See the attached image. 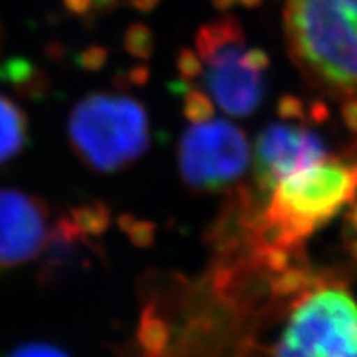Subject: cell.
Masks as SVG:
<instances>
[{
    "label": "cell",
    "instance_id": "cell-1",
    "mask_svg": "<svg viewBox=\"0 0 357 357\" xmlns=\"http://www.w3.org/2000/svg\"><path fill=\"white\" fill-rule=\"evenodd\" d=\"M357 199V164L324 159L291 174L270 192L255 223V245L280 266L306 238Z\"/></svg>",
    "mask_w": 357,
    "mask_h": 357
},
{
    "label": "cell",
    "instance_id": "cell-2",
    "mask_svg": "<svg viewBox=\"0 0 357 357\" xmlns=\"http://www.w3.org/2000/svg\"><path fill=\"white\" fill-rule=\"evenodd\" d=\"M284 42L311 86L357 98V0H287Z\"/></svg>",
    "mask_w": 357,
    "mask_h": 357
},
{
    "label": "cell",
    "instance_id": "cell-3",
    "mask_svg": "<svg viewBox=\"0 0 357 357\" xmlns=\"http://www.w3.org/2000/svg\"><path fill=\"white\" fill-rule=\"evenodd\" d=\"M68 139L88 169L101 174L118 172L146 153L149 118L136 98L93 93L71 111Z\"/></svg>",
    "mask_w": 357,
    "mask_h": 357
},
{
    "label": "cell",
    "instance_id": "cell-4",
    "mask_svg": "<svg viewBox=\"0 0 357 357\" xmlns=\"http://www.w3.org/2000/svg\"><path fill=\"white\" fill-rule=\"evenodd\" d=\"M265 357H357V296L337 283L298 293Z\"/></svg>",
    "mask_w": 357,
    "mask_h": 357
},
{
    "label": "cell",
    "instance_id": "cell-5",
    "mask_svg": "<svg viewBox=\"0 0 357 357\" xmlns=\"http://www.w3.org/2000/svg\"><path fill=\"white\" fill-rule=\"evenodd\" d=\"M195 55L202 63L204 86L213 105L234 118H247L263 101V75L270 65L260 48H247L240 22L222 15L199 29Z\"/></svg>",
    "mask_w": 357,
    "mask_h": 357
},
{
    "label": "cell",
    "instance_id": "cell-6",
    "mask_svg": "<svg viewBox=\"0 0 357 357\" xmlns=\"http://www.w3.org/2000/svg\"><path fill=\"white\" fill-rule=\"evenodd\" d=\"M252 160L245 132L225 119L192 123L178 142L184 182L199 192H220L243 177Z\"/></svg>",
    "mask_w": 357,
    "mask_h": 357
},
{
    "label": "cell",
    "instance_id": "cell-7",
    "mask_svg": "<svg viewBox=\"0 0 357 357\" xmlns=\"http://www.w3.org/2000/svg\"><path fill=\"white\" fill-rule=\"evenodd\" d=\"M328 158V147L319 134L301 124L271 123L255 142V182L260 190L270 194L283 178Z\"/></svg>",
    "mask_w": 357,
    "mask_h": 357
},
{
    "label": "cell",
    "instance_id": "cell-8",
    "mask_svg": "<svg viewBox=\"0 0 357 357\" xmlns=\"http://www.w3.org/2000/svg\"><path fill=\"white\" fill-rule=\"evenodd\" d=\"M50 231V208L43 199L17 189H0V271L42 255Z\"/></svg>",
    "mask_w": 357,
    "mask_h": 357
},
{
    "label": "cell",
    "instance_id": "cell-9",
    "mask_svg": "<svg viewBox=\"0 0 357 357\" xmlns=\"http://www.w3.org/2000/svg\"><path fill=\"white\" fill-rule=\"evenodd\" d=\"M29 136L26 116L10 98L0 95V164L24 149Z\"/></svg>",
    "mask_w": 357,
    "mask_h": 357
},
{
    "label": "cell",
    "instance_id": "cell-10",
    "mask_svg": "<svg viewBox=\"0 0 357 357\" xmlns=\"http://www.w3.org/2000/svg\"><path fill=\"white\" fill-rule=\"evenodd\" d=\"M184 95V113L190 123L205 121L213 114V102L208 95L195 88H187Z\"/></svg>",
    "mask_w": 357,
    "mask_h": 357
},
{
    "label": "cell",
    "instance_id": "cell-11",
    "mask_svg": "<svg viewBox=\"0 0 357 357\" xmlns=\"http://www.w3.org/2000/svg\"><path fill=\"white\" fill-rule=\"evenodd\" d=\"M3 357H70L60 347L47 342H26L8 351Z\"/></svg>",
    "mask_w": 357,
    "mask_h": 357
},
{
    "label": "cell",
    "instance_id": "cell-12",
    "mask_svg": "<svg viewBox=\"0 0 357 357\" xmlns=\"http://www.w3.org/2000/svg\"><path fill=\"white\" fill-rule=\"evenodd\" d=\"M177 66L184 82H190V79L200 78V73H202V63H200L199 56L195 55V52H190V50L181 52V55H178V60H177Z\"/></svg>",
    "mask_w": 357,
    "mask_h": 357
},
{
    "label": "cell",
    "instance_id": "cell-13",
    "mask_svg": "<svg viewBox=\"0 0 357 357\" xmlns=\"http://www.w3.org/2000/svg\"><path fill=\"white\" fill-rule=\"evenodd\" d=\"M129 43H131V50L136 55L146 56L151 53V48H153V38H151L149 32L144 26H137L131 32V38H129Z\"/></svg>",
    "mask_w": 357,
    "mask_h": 357
},
{
    "label": "cell",
    "instance_id": "cell-14",
    "mask_svg": "<svg viewBox=\"0 0 357 357\" xmlns=\"http://www.w3.org/2000/svg\"><path fill=\"white\" fill-rule=\"evenodd\" d=\"M342 121L351 132L357 134V98H347L342 105Z\"/></svg>",
    "mask_w": 357,
    "mask_h": 357
},
{
    "label": "cell",
    "instance_id": "cell-15",
    "mask_svg": "<svg viewBox=\"0 0 357 357\" xmlns=\"http://www.w3.org/2000/svg\"><path fill=\"white\" fill-rule=\"evenodd\" d=\"M213 7L220 12H227L234 7H245L252 8L261 3V0H212Z\"/></svg>",
    "mask_w": 357,
    "mask_h": 357
},
{
    "label": "cell",
    "instance_id": "cell-16",
    "mask_svg": "<svg viewBox=\"0 0 357 357\" xmlns=\"http://www.w3.org/2000/svg\"><path fill=\"white\" fill-rule=\"evenodd\" d=\"M347 225L352 230L354 236H357V199L349 205V213H347Z\"/></svg>",
    "mask_w": 357,
    "mask_h": 357
}]
</instances>
